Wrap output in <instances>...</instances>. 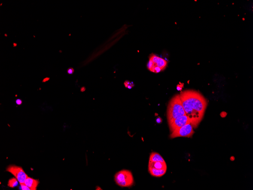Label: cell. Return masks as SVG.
Here are the masks:
<instances>
[{
	"label": "cell",
	"mask_w": 253,
	"mask_h": 190,
	"mask_svg": "<svg viewBox=\"0 0 253 190\" xmlns=\"http://www.w3.org/2000/svg\"><path fill=\"white\" fill-rule=\"evenodd\" d=\"M185 114L191 121L193 128H197L204 114L207 102L200 93L186 90L180 95Z\"/></svg>",
	"instance_id": "6da1fadb"
},
{
	"label": "cell",
	"mask_w": 253,
	"mask_h": 190,
	"mask_svg": "<svg viewBox=\"0 0 253 190\" xmlns=\"http://www.w3.org/2000/svg\"><path fill=\"white\" fill-rule=\"evenodd\" d=\"M167 113L169 124L176 118L186 115L180 95L175 96L170 100L168 105Z\"/></svg>",
	"instance_id": "7a4b0ae2"
},
{
	"label": "cell",
	"mask_w": 253,
	"mask_h": 190,
	"mask_svg": "<svg viewBox=\"0 0 253 190\" xmlns=\"http://www.w3.org/2000/svg\"><path fill=\"white\" fill-rule=\"evenodd\" d=\"M114 180L117 185L122 187L132 186L134 183L133 175L128 170H122L117 172L114 176Z\"/></svg>",
	"instance_id": "3957f363"
},
{
	"label": "cell",
	"mask_w": 253,
	"mask_h": 190,
	"mask_svg": "<svg viewBox=\"0 0 253 190\" xmlns=\"http://www.w3.org/2000/svg\"><path fill=\"white\" fill-rule=\"evenodd\" d=\"M167 64V62L165 59L152 54L150 56L147 67L150 71L159 73L164 70Z\"/></svg>",
	"instance_id": "277c9868"
},
{
	"label": "cell",
	"mask_w": 253,
	"mask_h": 190,
	"mask_svg": "<svg viewBox=\"0 0 253 190\" xmlns=\"http://www.w3.org/2000/svg\"><path fill=\"white\" fill-rule=\"evenodd\" d=\"M167 165L166 162H154L149 161L148 171L152 175L156 177H160L166 173Z\"/></svg>",
	"instance_id": "5b68a950"
},
{
	"label": "cell",
	"mask_w": 253,
	"mask_h": 190,
	"mask_svg": "<svg viewBox=\"0 0 253 190\" xmlns=\"http://www.w3.org/2000/svg\"><path fill=\"white\" fill-rule=\"evenodd\" d=\"M194 133L193 126L191 124H188L172 132L170 137L172 139L178 137H191Z\"/></svg>",
	"instance_id": "8992f818"
},
{
	"label": "cell",
	"mask_w": 253,
	"mask_h": 190,
	"mask_svg": "<svg viewBox=\"0 0 253 190\" xmlns=\"http://www.w3.org/2000/svg\"><path fill=\"white\" fill-rule=\"evenodd\" d=\"M6 170L13 174L20 184L24 183L25 180L28 177L21 167L14 165H10L7 167Z\"/></svg>",
	"instance_id": "52a82bcc"
},
{
	"label": "cell",
	"mask_w": 253,
	"mask_h": 190,
	"mask_svg": "<svg viewBox=\"0 0 253 190\" xmlns=\"http://www.w3.org/2000/svg\"><path fill=\"white\" fill-rule=\"evenodd\" d=\"M188 124H191V121L186 115H184L176 118L172 122L169 123V125L170 131L172 133L178 128Z\"/></svg>",
	"instance_id": "ba28073f"
},
{
	"label": "cell",
	"mask_w": 253,
	"mask_h": 190,
	"mask_svg": "<svg viewBox=\"0 0 253 190\" xmlns=\"http://www.w3.org/2000/svg\"><path fill=\"white\" fill-rule=\"evenodd\" d=\"M24 183L27 186L30 188L31 190H36L39 182L37 179L28 177L25 180Z\"/></svg>",
	"instance_id": "9c48e42d"
},
{
	"label": "cell",
	"mask_w": 253,
	"mask_h": 190,
	"mask_svg": "<svg viewBox=\"0 0 253 190\" xmlns=\"http://www.w3.org/2000/svg\"><path fill=\"white\" fill-rule=\"evenodd\" d=\"M149 161L154 162H165L164 159L162 158L161 156L157 152H152L151 154Z\"/></svg>",
	"instance_id": "30bf717a"
},
{
	"label": "cell",
	"mask_w": 253,
	"mask_h": 190,
	"mask_svg": "<svg viewBox=\"0 0 253 190\" xmlns=\"http://www.w3.org/2000/svg\"><path fill=\"white\" fill-rule=\"evenodd\" d=\"M18 181L16 178H11L8 181V186L10 188H14L18 185Z\"/></svg>",
	"instance_id": "8fae6325"
},
{
	"label": "cell",
	"mask_w": 253,
	"mask_h": 190,
	"mask_svg": "<svg viewBox=\"0 0 253 190\" xmlns=\"http://www.w3.org/2000/svg\"><path fill=\"white\" fill-rule=\"evenodd\" d=\"M21 185V188L22 190H31L30 188H29V187L27 186V185H25L24 183L20 184Z\"/></svg>",
	"instance_id": "7c38bea8"
},
{
	"label": "cell",
	"mask_w": 253,
	"mask_h": 190,
	"mask_svg": "<svg viewBox=\"0 0 253 190\" xmlns=\"http://www.w3.org/2000/svg\"><path fill=\"white\" fill-rule=\"evenodd\" d=\"M67 72L68 74L72 75L73 74L74 72V69L72 67H70V68L68 69L67 70Z\"/></svg>",
	"instance_id": "4fadbf2b"
},
{
	"label": "cell",
	"mask_w": 253,
	"mask_h": 190,
	"mask_svg": "<svg viewBox=\"0 0 253 190\" xmlns=\"http://www.w3.org/2000/svg\"><path fill=\"white\" fill-rule=\"evenodd\" d=\"M133 84V83H131L129 81V80H126V81L124 82V85L125 86V87L126 88H127V87L129 86V85H131Z\"/></svg>",
	"instance_id": "5bb4252c"
},
{
	"label": "cell",
	"mask_w": 253,
	"mask_h": 190,
	"mask_svg": "<svg viewBox=\"0 0 253 190\" xmlns=\"http://www.w3.org/2000/svg\"><path fill=\"white\" fill-rule=\"evenodd\" d=\"M16 103L18 105H21L23 103V101H22L20 99H18L16 100Z\"/></svg>",
	"instance_id": "9a60e30c"
},
{
	"label": "cell",
	"mask_w": 253,
	"mask_h": 190,
	"mask_svg": "<svg viewBox=\"0 0 253 190\" xmlns=\"http://www.w3.org/2000/svg\"><path fill=\"white\" fill-rule=\"evenodd\" d=\"M50 77H46V78H45L43 79V80H42V83H46V82L50 80Z\"/></svg>",
	"instance_id": "2e32d148"
},
{
	"label": "cell",
	"mask_w": 253,
	"mask_h": 190,
	"mask_svg": "<svg viewBox=\"0 0 253 190\" xmlns=\"http://www.w3.org/2000/svg\"><path fill=\"white\" fill-rule=\"evenodd\" d=\"M86 88H85V87H82L80 89V92H84L86 90Z\"/></svg>",
	"instance_id": "e0dca14e"
},
{
	"label": "cell",
	"mask_w": 253,
	"mask_h": 190,
	"mask_svg": "<svg viewBox=\"0 0 253 190\" xmlns=\"http://www.w3.org/2000/svg\"><path fill=\"white\" fill-rule=\"evenodd\" d=\"M156 121H157V122L158 123H161L162 122V119L160 117L157 118Z\"/></svg>",
	"instance_id": "ac0fdd59"
},
{
	"label": "cell",
	"mask_w": 253,
	"mask_h": 190,
	"mask_svg": "<svg viewBox=\"0 0 253 190\" xmlns=\"http://www.w3.org/2000/svg\"><path fill=\"white\" fill-rule=\"evenodd\" d=\"M17 46V44L16 43H13V47H16Z\"/></svg>",
	"instance_id": "d6986e66"
}]
</instances>
